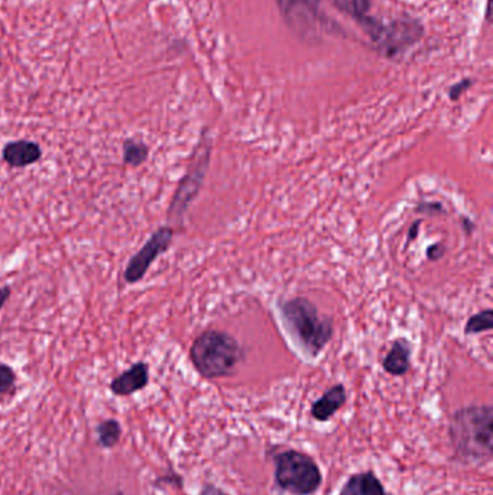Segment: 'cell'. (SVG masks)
<instances>
[{
	"label": "cell",
	"instance_id": "obj_1",
	"mask_svg": "<svg viewBox=\"0 0 493 495\" xmlns=\"http://www.w3.org/2000/svg\"><path fill=\"white\" fill-rule=\"evenodd\" d=\"M278 313L289 338L304 355L315 360L329 345L334 334L330 316H323L317 306L306 298L278 300Z\"/></svg>",
	"mask_w": 493,
	"mask_h": 495
},
{
	"label": "cell",
	"instance_id": "obj_2",
	"mask_svg": "<svg viewBox=\"0 0 493 495\" xmlns=\"http://www.w3.org/2000/svg\"><path fill=\"white\" fill-rule=\"evenodd\" d=\"M492 406L459 408L450 422L454 454L463 463H489L492 459Z\"/></svg>",
	"mask_w": 493,
	"mask_h": 495
},
{
	"label": "cell",
	"instance_id": "obj_3",
	"mask_svg": "<svg viewBox=\"0 0 493 495\" xmlns=\"http://www.w3.org/2000/svg\"><path fill=\"white\" fill-rule=\"evenodd\" d=\"M245 358L243 349L232 335L217 329L205 330L194 339L190 360L205 380L229 377Z\"/></svg>",
	"mask_w": 493,
	"mask_h": 495
},
{
	"label": "cell",
	"instance_id": "obj_4",
	"mask_svg": "<svg viewBox=\"0 0 493 495\" xmlns=\"http://www.w3.org/2000/svg\"><path fill=\"white\" fill-rule=\"evenodd\" d=\"M359 26L365 31L378 54L385 59H399L409 48L425 37V26L413 18L392 19L382 23L375 16L368 15Z\"/></svg>",
	"mask_w": 493,
	"mask_h": 495
},
{
	"label": "cell",
	"instance_id": "obj_5",
	"mask_svg": "<svg viewBox=\"0 0 493 495\" xmlns=\"http://www.w3.org/2000/svg\"><path fill=\"white\" fill-rule=\"evenodd\" d=\"M275 484L291 495H313L323 484V473L315 459L296 449H284L272 455Z\"/></svg>",
	"mask_w": 493,
	"mask_h": 495
},
{
	"label": "cell",
	"instance_id": "obj_6",
	"mask_svg": "<svg viewBox=\"0 0 493 495\" xmlns=\"http://www.w3.org/2000/svg\"><path fill=\"white\" fill-rule=\"evenodd\" d=\"M210 154H212V141L208 140L207 133H203L200 142L194 150L186 176L179 181L176 195L169 205V220L172 225H183L187 210L200 193L205 184L208 165H210V157H212Z\"/></svg>",
	"mask_w": 493,
	"mask_h": 495
},
{
	"label": "cell",
	"instance_id": "obj_7",
	"mask_svg": "<svg viewBox=\"0 0 493 495\" xmlns=\"http://www.w3.org/2000/svg\"><path fill=\"white\" fill-rule=\"evenodd\" d=\"M174 239V228L162 226L152 234L147 243L131 258L124 270V280L128 284H136L147 275L151 265L158 257L167 252Z\"/></svg>",
	"mask_w": 493,
	"mask_h": 495
},
{
	"label": "cell",
	"instance_id": "obj_8",
	"mask_svg": "<svg viewBox=\"0 0 493 495\" xmlns=\"http://www.w3.org/2000/svg\"><path fill=\"white\" fill-rule=\"evenodd\" d=\"M282 18L298 31L322 21V5L324 0H275Z\"/></svg>",
	"mask_w": 493,
	"mask_h": 495
},
{
	"label": "cell",
	"instance_id": "obj_9",
	"mask_svg": "<svg viewBox=\"0 0 493 495\" xmlns=\"http://www.w3.org/2000/svg\"><path fill=\"white\" fill-rule=\"evenodd\" d=\"M148 382L150 367L145 362H136L110 382V391L117 397H128L145 389Z\"/></svg>",
	"mask_w": 493,
	"mask_h": 495
},
{
	"label": "cell",
	"instance_id": "obj_10",
	"mask_svg": "<svg viewBox=\"0 0 493 495\" xmlns=\"http://www.w3.org/2000/svg\"><path fill=\"white\" fill-rule=\"evenodd\" d=\"M6 164L14 169H25L28 165L35 164L42 157V150L33 141H12L6 143L2 151Z\"/></svg>",
	"mask_w": 493,
	"mask_h": 495
},
{
	"label": "cell",
	"instance_id": "obj_11",
	"mask_svg": "<svg viewBox=\"0 0 493 495\" xmlns=\"http://www.w3.org/2000/svg\"><path fill=\"white\" fill-rule=\"evenodd\" d=\"M347 401L346 387L343 384L333 385L318 400L311 406V417L317 422H329Z\"/></svg>",
	"mask_w": 493,
	"mask_h": 495
},
{
	"label": "cell",
	"instance_id": "obj_12",
	"mask_svg": "<svg viewBox=\"0 0 493 495\" xmlns=\"http://www.w3.org/2000/svg\"><path fill=\"white\" fill-rule=\"evenodd\" d=\"M411 353H413V348L406 339H395L391 349L388 351L387 356L382 361L385 372L392 377L406 375L411 368Z\"/></svg>",
	"mask_w": 493,
	"mask_h": 495
},
{
	"label": "cell",
	"instance_id": "obj_13",
	"mask_svg": "<svg viewBox=\"0 0 493 495\" xmlns=\"http://www.w3.org/2000/svg\"><path fill=\"white\" fill-rule=\"evenodd\" d=\"M339 495H388L385 487L373 471L351 475Z\"/></svg>",
	"mask_w": 493,
	"mask_h": 495
},
{
	"label": "cell",
	"instance_id": "obj_14",
	"mask_svg": "<svg viewBox=\"0 0 493 495\" xmlns=\"http://www.w3.org/2000/svg\"><path fill=\"white\" fill-rule=\"evenodd\" d=\"M97 445L103 449H114L122 439V425L116 418H106L96 426Z\"/></svg>",
	"mask_w": 493,
	"mask_h": 495
},
{
	"label": "cell",
	"instance_id": "obj_15",
	"mask_svg": "<svg viewBox=\"0 0 493 495\" xmlns=\"http://www.w3.org/2000/svg\"><path fill=\"white\" fill-rule=\"evenodd\" d=\"M372 2L373 0H333V5L344 15L355 19L359 25L370 15Z\"/></svg>",
	"mask_w": 493,
	"mask_h": 495
},
{
	"label": "cell",
	"instance_id": "obj_16",
	"mask_svg": "<svg viewBox=\"0 0 493 495\" xmlns=\"http://www.w3.org/2000/svg\"><path fill=\"white\" fill-rule=\"evenodd\" d=\"M150 157V147L138 140H126L123 143V161L131 167H139Z\"/></svg>",
	"mask_w": 493,
	"mask_h": 495
},
{
	"label": "cell",
	"instance_id": "obj_17",
	"mask_svg": "<svg viewBox=\"0 0 493 495\" xmlns=\"http://www.w3.org/2000/svg\"><path fill=\"white\" fill-rule=\"evenodd\" d=\"M493 327V313L490 308H486L482 312L469 317L468 322L464 325V334L479 335L483 332H489Z\"/></svg>",
	"mask_w": 493,
	"mask_h": 495
},
{
	"label": "cell",
	"instance_id": "obj_18",
	"mask_svg": "<svg viewBox=\"0 0 493 495\" xmlns=\"http://www.w3.org/2000/svg\"><path fill=\"white\" fill-rule=\"evenodd\" d=\"M16 374L6 363H0V397L11 394L15 390Z\"/></svg>",
	"mask_w": 493,
	"mask_h": 495
},
{
	"label": "cell",
	"instance_id": "obj_19",
	"mask_svg": "<svg viewBox=\"0 0 493 495\" xmlns=\"http://www.w3.org/2000/svg\"><path fill=\"white\" fill-rule=\"evenodd\" d=\"M473 86V80L471 78H463V80L457 81L452 87L449 88V97L452 102L461 99L464 93L468 92L469 88Z\"/></svg>",
	"mask_w": 493,
	"mask_h": 495
},
{
	"label": "cell",
	"instance_id": "obj_20",
	"mask_svg": "<svg viewBox=\"0 0 493 495\" xmlns=\"http://www.w3.org/2000/svg\"><path fill=\"white\" fill-rule=\"evenodd\" d=\"M416 212L425 213V215H444L446 209L439 202H421L416 206Z\"/></svg>",
	"mask_w": 493,
	"mask_h": 495
},
{
	"label": "cell",
	"instance_id": "obj_21",
	"mask_svg": "<svg viewBox=\"0 0 493 495\" xmlns=\"http://www.w3.org/2000/svg\"><path fill=\"white\" fill-rule=\"evenodd\" d=\"M446 255V246L443 243H434V245L428 246L427 258L430 261H439Z\"/></svg>",
	"mask_w": 493,
	"mask_h": 495
},
{
	"label": "cell",
	"instance_id": "obj_22",
	"mask_svg": "<svg viewBox=\"0 0 493 495\" xmlns=\"http://www.w3.org/2000/svg\"><path fill=\"white\" fill-rule=\"evenodd\" d=\"M160 482H167V484H174L177 485V487H183V480H181V477H178L177 473H171V477L158 478L155 484H160Z\"/></svg>",
	"mask_w": 493,
	"mask_h": 495
},
{
	"label": "cell",
	"instance_id": "obj_23",
	"mask_svg": "<svg viewBox=\"0 0 493 495\" xmlns=\"http://www.w3.org/2000/svg\"><path fill=\"white\" fill-rule=\"evenodd\" d=\"M200 495H229L227 492L222 491L220 488L213 487V485H205L201 490Z\"/></svg>",
	"mask_w": 493,
	"mask_h": 495
},
{
	"label": "cell",
	"instance_id": "obj_24",
	"mask_svg": "<svg viewBox=\"0 0 493 495\" xmlns=\"http://www.w3.org/2000/svg\"><path fill=\"white\" fill-rule=\"evenodd\" d=\"M420 225L421 220H415V222L411 225V228H409L408 231V243H411V241H415L416 236H418V232H420Z\"/></svg>",
	"mask_w": 493,
	"mask_h": 495
},
{
	"label": "cell",
	"instance_id": "obj_25",
	"mask_svg": "<svg viewBox=\"0 0 493 495\" xmlns=\"http://www.w3.org/2000/svg\"><path fill=\"white\" fill-rule=\"evenodd\" d=\"M11 298V289L9 287H0V310L4 307L5 303Z\"/></svg>",
	"mask_w": 493,
	"mask_h": 495
},
{
	"label": "cell",
	"instance_id": "obj_26",
	"mask_svg": "<svg viewBox=\"0 0 493 495\" xmlns=\"http://www.w3.org/2000/svg\"><path fill=\"white\" fill-rule=\"evenodd\" d=\"M112 495H128V494H124V492H114V494H112Z\"/></svg>",
	"mask_w": 493,
	"mask_h": 495
}]
</instances>
